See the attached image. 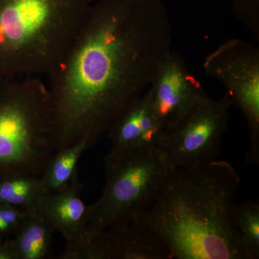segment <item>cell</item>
I'll return each instance as SVG.
<instances>
[{
  "label": "cell",
  "mask_w": 259,
  "mask_h": 259,
  "mask_svg": "<svg viewBox=\"0 0 259 259\" xmlns=\"http://www.w3.org/2000/svg\"><path fill=\"white\" fill-rule=\"evenodd\" d=\"M172 41L162 0H96L49 76L55 152L100 141L122 109L148 88Z\"/></svg>",
  "instance_id": "6da1fadb"
},
{
  "label": "cell",
  "mask_w": 259,
  "mask_h": 259,
  "mask_svg": "<svg viewBox=\"0 0 259 259\" xmlns=\"http://www.w3.org/2000/svg\"><path fill=\"white\" fill-rule=\"evenodd\" d=\"M240 184L223 160L171 170L145 211L171 259H247L233 221Z\"/></svg>",
  "instance_id": "7a4b0ae2"
},
{
  "label": "cell",
  "mask_w": 259,
  "mask_h": 259,
  "mask_svg": "<svg viewBox=\"0 0 259 259\" xmlns=\"http://www.w3.org/2000/svg\"><path fill=\"white\" fill-rule=\"evenodd\" d=\"M96 0H0V61L11 73L50 76Z\"/></svg>",
  "instance_id": "3957f363"
},
{
  "label": "cell",
  "mask_w": 259,
  "mask_h": 259,
  "mask_svg": "<svg viewBox=\"0 0 259 259\" xmlns=\"http://www.w3.org/2000/svg\"><path fill=\"white\" fill-rule=\"evenodd\" d=\"M55 153L49 89L36 76L0 91V178L40 177Z\"/></svg>",
  "instance_id": "277c9868"
},
{
  "label": "cell",
  "mask_w": 259,
  "mask_h": 259,
  "mask_svg": "<svg viewBox=\"0 0 259 259\" xmlns=\"http://www.w3.org/2000/svg\"><path fill=\"white\" fill-rule=\"evenodd\" d=\"M172 169L157 148L122 155L107 153L102 195L88 206L87 238L147 210Z\"/></svg>",
  "instance_id": "5b68a950"
},
{
  "label": "cell",
  "mask_w": 259,
  "mask_h": 259,
  "mask_svg": "<svg viewBox=\"0 0 259 259\" xmlns=\"http://www.w3.org/2000/svg\"><path fill=\"white\" fill-rule=\"evenodd\" d=\"M231 98L207 93L176 125L163 132L157 149L172 168H192L217 159L229 121Z\"/></svg>",
  "instance_id": "8992f818"
},
{
  "label": "cell",
  "mask_w": 259,
  "mask_h": 259,
  "mask_svg": "<svg viewBox=\"0 0 259 259\" xmlns=\"http://www.w3.org/2000/svg\"><path fill=\"white\" fill-rule=\"evenodd\" d=\"M204 71L228 90L246 119L250 136L246 155L250 164L259 162V49L250 42L233 38L227 40L204 60Z\"/></svg>",
  "instance_id": "52a82bcc"
},
{
  "label": "cell",
  "mask_w": 259,
  "mask_h": 259,
  "mask_svg": "<svg viewBox=\"0 0 259 259\" xmlns=\"http://www.w3.org/2000/svg\"><path fill=\"white\" fill-rule=\"evenodd\" d=\"M147 92L153 112L164 130L176 125L206 94L183 58L173 49L158 66Z\"/></svg>",
  "instance_id": "ba28073f"
},
{
  "label": "cell",
  "mask_w": 259,
  "mask_h": 259,
  "mask_svg": "<svg viewBox=\"0 0 259 259\" xmlns=\"http://www.w3.org/2000/svg\"><path fill=\"white\" fill-rule=\"evenodd\" d=\"M86 259H171L145 212L116 223L89 238Z\"/></svg>",
  "instance_id": "9c48e42d"
},
{
  "label": "cell",
  "mask_w": 259,
  "mask_h": 259,
  "mask_svg": "<svg viewBox=\"0 0 259 259\" xmlns=\"http://www.w3.org/2000/svg\"><path fill=\"white\" fill-rule=\"evenodd\" d=\"M164 128L153 112L148 92L127 103L112 121L107 135L108 154L122 155L158 147Z\"/></svg>",
  "instance_id": "30bf717a"
},
{
  "label": "cell",
  "mask_w": 259,
  "mask_h": 259,
  "mask_svg": "<svg viewBox=\"0 0 259 259\" xmlns=\"http://www.w3.org/2000/svg\"><path fill=\"white\" fill-rule=\"evenodd\" d=\"M82 189L77 172L67 185L56 192H49L37 210L54 231L62 235L66 244L87 238L89 205L81 198Z\"/></svg>",
  "instance_id": "8fae6325"
},
{
  "label": "cell",
  "mask_w": 259,
  "mask_h": 259,
  "mask_svg": "<svg viewBox=\"0 0 259 259\" xmlns=\"http://www.w3.org/2000/svg\"><path fill=\"white\" fill-rule=\"evenodd\" d=\"M25 211L23 221L11 239L18 259L50 258L55 231L40 212Z\"/></svg>",
  "instance_id": "7c38bea8"
},
{
  "label": "cell",
  "mask_w": 259,
  "mask_h": 259,
  "mask_svg": "<svg viewBox=\"0 0 259 259\" xmlns=\"http://www.w3.org/2000/svg\"><path fill=\"white\" fill-rule=\"evenodd\" d=\"M49 192L40 177L12 175L0 178V204L36 212Z\"/></svg>",
  "instance_id": "4fadbf2b"
},
{
  "label": "cell",
  "mask_w": 259,
  "mask_h": 259,
  "mask_svg": "<svg viewBox=\"0 0 259 259\" xmlns=\"http://www.w3.org/2000/svg\"><path fill=\"white\" fill-rule=\"evenodd\" d=\"M88 149L86 141H81L56 151L40 177L44 187L53 192L67 185L77 173L78 163Z\"/></svg>",
  "instance_id": "5bb4252c"
},
{
  "label": "cell",
  "mask_w": 259,
  "mask_h": 259,
  "mask_svg": "<svg viewBox=\"0 0 259 259\" xmlns=\"http://www.w3.org/2000/svg\"><path fill=\"white\" fill-rule=\"evenodd\" d=\"M233 221L247 259L259 258V202L247 200L235 204Z\"/></svg>",
  "instance_id": "9a60e30c"
},
{
  "label": "cell",
  "mask_w": 259,
  "mask_h": 259,
  "mask_svg": "<svg viewBox=\"0 0 259 259\" xmlns=\"http://www.w3.org/2000/svg\"><path fill=\"white\" fill-rule=\"evenodd\" d=\"M237 19L259 41V0H231Z\"/></svg>",
  "instance_id": "2e32d148"
},
{
  "label": "cell",
  "mask_w": 259,
  "mask_h": 259,
  "mask_svg": "<svg viewBox=\"0 0 259 259\" xmlns=\"http://www.w3.org/2000/svg\"><path fill=\"white\" fill-rule=\"evenodd\" d=\"M25 214L24 209L0 204V241H6L9 237L13 236Z\"/></svg>",
  "instance_id": "e0dca14e"
},
{
  "label": "cell",
  "mask_w": 259,
  "mask_h": 259,
  "mask_svg": "<svg viewBox=\"0 0 259 259\" xmlns=\"http://www.w3.org/2000/svg\"><path fill=\"white\" fill-rule=\"evenodd\" d=\"M0 259H18L11 240L0 241Z\"/></svg>",
  "instance_id": "ac0fdd59"
}]
</instances>
